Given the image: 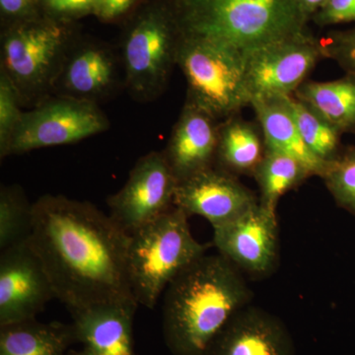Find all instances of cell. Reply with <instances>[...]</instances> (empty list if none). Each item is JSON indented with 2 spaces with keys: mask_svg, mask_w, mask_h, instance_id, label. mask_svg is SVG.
<instances>
[{
  "mask_svg": "<svg viewBox=\"0 0 355 355\" xmlns=\"http://www.w3.org/2000/svg\"><path fill=\"white\" fill-rule=\"evenodd\" d=\"M130 234L93 203L44 195L33 203L28 243L70 314L97 304L137 301L128 284Z\"/></svg>",
  "mask_w": 355,
  "mask_h": 355,
  "instance_id": "obj_1",
  "label": "cell"
},
{
  "mask_svg": "<svg viewBox=\"0 0 355 355\" xmlns=\"http://www.w3.org/2000/svg\"><path fill=\"white\" fill-rule=\"evenodd\" d=\"M253 291L231 261L203 254L184 268L163 293L162 328L174 355H207L212 343Z\"/></svg>",
  "mask_w": 355,
  "mask_h": 355,
  "instance_id": "obj_2",
  "label": "cell"
},
{
  "mask_svg": "<svg viewBox=\"0 0 355 355\" xmlns=\"http://www.w3.org/2000/svg\"><path fill=\"white\" fill-rule=\"evenodd\" d=\"M184 34L227 44L243 55L307 30L298 0H174Z\"/></svg>",
  "mask_w": 355,
  "mask_h": 355,
  "instance_id": "obj_3",
  "label": "cell"
},
{
  "mask_svg": "<svg viewBox=\"0 0 355 355\" xmlns=\"http://www.w3.org/2000/svg\"><path fill=\"white\" fill-rule=\"evenodd\" d=\"M183 35L174 0L146 1L128 18L119 53L135 101L153 102L164 93Z\"/></svg>",
  "mask_w": 355,
  "mask_h": 355,
  "instance_id": "obj_4",
  "label": "cell"
},
{
  "mask_svg": "<svg viewBox=\"0 0 355 355\" xmlns=\"http://www.w3.org/2000/svg\"><path fill=\"white\" fill-rule=\"evenodd\" d=\"M188 217L183 210L173 207L130 233L128 279L139 305L153 309L170 282L207 254L209 246L191 234Z\"/></svg>",
  "mask_w": 355,
  "mask_h": 355,
  "instance_id": "obj_5",
  "label": "cell"
},
{
  "mask_svg": "<svg viewBox=\"0 0 355 355\" xmlns=\"http://www.w3.org/2000/svg\"><path fill=\"white\" fill-rule=\"evenodd\" d=\"M76 37L73 24L44 15L2 27L0 70L17 89L23 106L35 107L53 95L65 55Z\"/></svg>",
  "mask_w": 355,
  "mask_h": 355,
  "instance_id": "obj_6",
  "label": "cell"
},
{
  "mask_svg": "<svg viewBox=\"0 0 355 355\" xmlns=\"http://www.w3.org/2000/svg\"><path fill=\"white\" fill-rule=\"evenodd\" d=\"M177 65L186 79V102L219 123L251 106L241 51L219 42L184 34Z\"/></svg>",
  "mask_w": 355,
  "mask_h": 355,
  "instance_id": "obj_7",
  "label": "cell"
},
{
  "mask_svg": "<svg viewBox=\"0 0 355 355\" xmlns=\"http://www.w3.org/2000/svg\"><path fill=\"white\" fill-rule=\"evenodd\" d=\"M109 128L108 116L99 105L51 95L23 114L9 156L77 144Z\"/></svg>",
  "mask_w": 355,
  "mask_h": 355,
  "instance_id": "obj_8",
  "label": "cell"
},
{
  "mask_svg": "<svg viewBox=\"0 0 355 355\" xmlns=\"http://www.w3.org/2000/svg\"><path fill=\"white\" fill-rule=\"evenodd\" d=\"M324 58L322 42L306 31L245 55L251 101L293 95Z\"/></svg>",
  "mask_w": 355,
  "mask_h": 355,
  "instance_id": "obj_9",
  "label": "cell"
},
{
  "mask_svg": "<svg viewBox=\"0 0 355 355\" xmlns=\"http://www.w3.org/2000/svg\"><path fill=\"white\" fill-rule=\"evenodd\" d=\"M178 181L162 151L139 158L120 191L110 196V216L128 234L174 207Z\"/></svg>",
  "mask_w": 355,
  "mask_h": 355,
  "instance_id": "obj_10",
  "label": "cell"
},
{
  "mask_svg": "<svg viewBox=\"0 0 355 355\" xmlns=\"http://www.w3.org/2000/svg\"><path fill=\"white\" fill-rule=\"evenodd\" d=\"M125 87L120 53L99 40L77 36L53 85V95L100 105Z\"/></svg>",
  "mask_w": 355,
  "mask_h": 355,
  "instance_id": "obj_11",
  "label": "cell"
},
{
  "mask_svg": "<svg viewBox=\"0 0 355 355\" xmlns=\"http://www.w3.org/2000/svg\"><path fill=\"white\" fill-rule=\"evenodd\" d=\"M214 244L240 272L254 279L268 277L279 261L277 214L259 202L237 218L214 227Z\"/></svg>",
  "mask_w": 355,
  "mask_h": 355,
  "instance_id": "obj_12",
  "label": "cell"
},
{
  "mask_svg": "<svg viewBox=\"0 0 355 355\" xmlns=\"http://www.w3.org/2000/svg\"><path fill=\"white\" fill-rule=\"evenodd\" d=\"M55 299L38 254L24 242L0 254V326L36 319Z\"/></svg>",
  "mask_w": 355,
  "mask_h": 355,
  "instance_id": "obj_13",
  "label": "cell"
},
{
  "mask_svg": "<svg viewBox=\"0 0 355 355\" xmlns=\"http://www.w3.org/2000/svg\"><path fill=\"white\" fill-rule=\"evenodd\" d=\"M259 203L254 193L238 177L209 168L178 183L174 207L187 216L207 219L212 228L237 218Z\"/></svg>",
  "mask_w": 355,
  "mask_h": 355,
  "instance_id": "obj_14",
  "label": "cell"
},
{
  "mask_svg": "<svg viewBox=\"0 0 355 355\" xmlns=\"http://www.w3.org/2000/svg\"><path fill=\"white\" fill-rule=\"evenodd\" d=\"M207 355H295V347L279 317L249 305L226 324Z\"/></svg>",
  "mask_w": 355,
  "mask_h": 355,
  "instance_id": "obj_15",
  "label": "cell"
},
{
  "mask_svg": "<svg viewBox=\"0 0 355 355\" xmlns=\"http://www.w3.org/2000/svg\"><path fill=\"white\" fill-rule=\"evenodd\" d=\"M219 121L184 102L164 150L178 183L216 166Z\"/></svg>",
  "mask_w": 355,
  "mask_h": 355,
  "instance_id": "obj_16",
  "label": "cell"
},
{
  "mask_svg": "<svg viewBox=\"0 0 355 355\" xmlns=\"http://www.w3.org/2000/svg\"><path fill=\"white\" fill-rule=\"evenodd\" d=\"M137 301L91 306L73 313L77 340L93 355H135L132 326Z\"/></svg>",
  "mask_w": 355,
  "mask_h": 355,
  "instance_id": "obj_17",
  "label": "cell"
},
{
  "mask_svg": "<svg viewBox=\"0 0 355 355\" xmlns=\"http://www.w3.org/2000/svg\"><path fill=\"white\" fill-rule=\"evenodd\" d=\"M251 107L263 130L266 149L292 156L303 163L313 176L322 177L328 164L306 146L286 97L256 98Z\"/></svg>",
  "mask_w": 355,
  "mask_h": 355,
  "instance_id": "obj_18",
  "label": "cell"
},
{
  "mask_svg": "<svg viewBox=\"0 0 355 355\" xmlns=\"http://www.w3.org/2000/svg\"><path fill=\"white\" fill-rule=\"evenodd\" d=\"M266 151L258 123L245 120L240 114L219 123L216 167L236 177H253Z\"/></svg>",
  "mask_w": 355,
  "mask_h": 355,
  "instance_id": "obj_19",
  "label": "cell"
},
{
  "mask_svg": "<svg viewBox=\"0 0 355 355\" xmlns=\"http://www.w3.org/2000/svg\"><path fill=\"white\" fill-rule=\"evenodd\" d=\"M77 340L73 324H44L36 319L1 327L0 355H65Z\"/></svg>",
  "mask_w": 355,
  "mask_h": 355,
  "instance_id": "obj_20",
  "label": "cell"
},
{
  "mask_svg": "<svg viewBox=\"0 0 355 355\" xmlns=\"http://www.w3.org/2000/svg\"><path fill=\"white\" fill-rule=\"evenodd\" d=\"M295 96L343 133L355 135V74L326 83L306 80Z\"/></svg>",
  "mask_w": 355,
  "mask_h": 355,
  "instance_id": "obj_21",
  "label": "cell"
},
{
  "mask_svg": "<svg viewBox=\"0 0 355 355\" xmlns=\"http://www.w3.org/2000/svg\"><path fill=\"white\" fill-rule=\"evenodd\" d=\"M312 176V173L297 159L266 149L253 175L260 189V205L277 214L280 198Z\"/></svg>",
  "mask_w": 355,
  "mask_h": 355,
  "instance_id": "obj_22",
  "label": "cell"
},
{
  "mask_svg": "<svg viewBox=\"0 0 355 355\" xmlns=\"http://www.w3.org/2000/svg\"><path fill=\"white\" fill-rule=\"evenodd\" d=\"M286 101L311 153L326 164L333 161L342 151L343 133L295 96H286Z\"/></svg>",
  "mask_w": 355,
  "mask_h": 355,
  "instance_id": "obj_23",
  "label": "cell"
},
{
  "mask_svg": "<svg viewBox=\"0 0 355 355\" xmlns=\"http://www.w3.org/2000/svg\"><path fill=\"white\" fill-rule=\"evenodd\" d=\"M33 228V203L17 184L0 189V250L27 242Z\"/></svg>",
  "mask_w": 355,
  "mask_h": 355,
  "instance_id": "obj_24",
  "label": "cell"
},
{
  "mask_svg": "<svg viewBox=\"0 0 355 355\" xmlns=\"http://www.w3.org/2000/svg\"><path fill=\"white\" fill-rule=\"evenodd\" d=\"M321 178L336 205L355 214V146H343Z\"/></svg>",
  "mask_w": 355,
  "mask_h": 355,
  "instance_id": "obj_25",
  "label": "cell"
},
{
  "mask_svg": "<svg viewBox=\"0 0 355 355\" xmlns=\"http://www.w3.org/2000/svg\"><path fill=\"white\" fill-rule=\"evenodd\" d=\"M19 93L6 72L0 70V158L8 157L16 130L22 121Z\"/></svg>",
  "mask_w": 355,
  "mask_h": 355,
  "instance_id": "obj_26",
  "label": "cell"
},
{
  "mask_svg": "<svg viewBox=\"0 0 355 355\" xmlns=\"http://www.w3.org/2000/svg\"><path fill=\"white\" fill-rule=\"evenodd\" d=\"M321 42L324 58L335 60L347 73L355 74V26L352 29L329 33Z\"/></svg>",
  "mask_w": 355,
  "mask_h": 355,
  "instance_id": "obj_27",
  "label": "cell"
},
{
  "mask_svg": "<svg viewBox=\"0 0 355 355\" xmlns=\"http://www.w3.org/2000/svg\"><path fill=\"white\" fill-rule=\"evenodd\" d=\"M95 6L96 0H41L43 15L65 24L94 15Z\"/></svg>",
  "mask_w": 355,
  "mask_h": 355,
  "instance_id": "obj_28",
  "label": "cell"
},
{
  "mask_svg": "<svg viewBox=\"0 0 355 355\" xmlns=\"http://www.w3.org/2000/svg\"><path fill=\"white\" fill-rule=\"evenodd\" d=\"M311 20L320 27L355 23V0H327Z\"/></svg>",
  "mask_w": 355,
  "mask_h": 355,
  "instance_id": "obj_29",
  "label": "cell"
},
{
  "mask_svg": "<svg viewBox=\"0 0 355 355\" xmlns=\"http://www.w3.org/2000/svg\"><path fill=\"white\" fill-rule=\"evenodd\" d=\"M42 15L41 0H0L2 27L35 19Z\"/></svg>",
  "mask_w": 355,
  "mask_h": 355,
  "instance_id": "obj_30",
  "label": "cell"
},
{
  "mask_svg": "<svg viewBox=\"0 0 355 355\" xmlns=\"http://www.w3.org/2000/svg\"><path fill=\"white\" fill-rule=\"evenodd\" d=\"M147 0H96L94 16L104 23L127 20Z\"/></svg>",
  "mask_w": 355,
  "mask_h": 355,
  "instance_id": "obj_31",
  "label": "cell"
},
{
  "mask_svg": "<svg viewBox=\"0 0 355 355\" xmlns=\"http://www.w3.org/2000/svg\"><path fill=\"white\" fill-rule=\"evenodd\" d=\"M326 2L327 0H298L299 6L309 21Z\"/></svg>",
  "mask_w": 355,
  "mask_h": 355,
  "instance_id": "obj_32",
  "label": "cell"
},
{
  "mask_svg": "<svg viewBox=\"0 0 355 355\" xmlns=\"http://www.w3.org/2000/svg\"><path fill=\"white\" fill-rule=\"evenodd\" d=\"M67 355H93L91 354L90 352H88L87 349H84L83 350H81V352H70V354Z\"/></svg>",
  "mask_w": 355,
  "mask_h": 355,
  "instance_id": "obj_33",
  "label": "cell"
}]
</instances>
